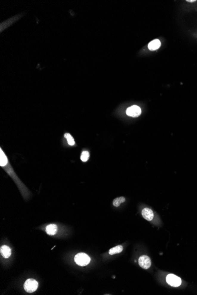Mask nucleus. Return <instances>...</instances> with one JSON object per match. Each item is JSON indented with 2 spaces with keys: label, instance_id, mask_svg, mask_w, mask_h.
Instances as JSON below:
<instances>
[{
  "label": "nucleus",
  "instance_id": "f8f14e48",
  "mask_svg": "<svg viewBox=\"0 0 197 295\" xmlns=\"http://www.w3.org/2000/svg\"><path fill=\"white\" fill-rule=\"evenodd\" d=\"M125 198L123 197H117V198H116L113 202V206L115 207H118L120 205L121 203H123L125 202Z\"/></svg>",
  "mask_w": 197,
  "mask_h": 295
},
{
  "label": "nucleus",
  "instance_id": "2eb2a0df",
  "mask_svg": "<svg viewBox=\"0 0 197 295\" xmlns=\"http://www.w3.org/2000/svg\"><path fill=\"white\" fill-rule=\"evenodd\" d=\"M187 1L189 2H196V0H187Z\"/></svg>",
  "mask_w": 197,
  "mask_h": 295
},
{
  "label": "nucleus",
  "instance_id": "39448f33",
  "mask_svg": "<svg viewBox=\"0 0 197 295\" xmlns=\"http://www.w3.org/2000/svg\"><path fill=\"white\" fill-rule=\"evenodd\" d=\"M139 265L144 269H149L151 266V261L150 258L146 255L142 256L139 259Z\"/></svg>",
  "mask_w": 197,
  "mask_h": 295
},
{
  "label": "nucleus",
  "instance_id": "1a4fd4ad",
  "mask_svg": "<svg viewBox=\"0 0 197 295\" xmlns=\"http://www.w3.org/2000/svg\"><path fill=\"white\" fill-rule=\"evenodd\" d=\"M46 233L49 235L53 236V235H56L57 232V226L56 225L50 224V225H48L46 227Z\"/></svg>",
  "mask_w": 197,
  "mask_h": 295
},
{
  "label": "nucleus",
  "instance_id": "f03ea898",
  "mask_svg": "<svg viewBox=\"0 0 197 295\" xmlns=\"http://www.w3.org/2000/svg\"><path fill=\"white\" fill-rule=\"evenodd\" d=\"M38 286V282L32 279H27L24 285V290L28 293H33L37 291Z\"/></svg>",
  "mask_w": 197,
  "mask_h": 295
},
{
  "label": "nucleus",
  "instance_id": "423d86ee",
  "mask_svg": "<svg viewBox=\"0 0 197 295\" xmlns=\"http://www.w3.org/2000/svg\"><path fill=\"white\" fill-rule=\"evenodd\" d=\"M142 215L145 219L148 221H151L154 217L153 211L149 208H143L142 211Z\"/></svg>",
  "mask_w": 197,
  "mask_h": 295
},
{
  "label": "nucleus",
  "instance_id": "f257e3e1",
  "mask_svg": "<svg viewBox=\"0 0 197 295\" xmlns=\"http://www.w3.org/2000/svg\"><path fill=\"white\" fill-rule=\"evenodd\" d=\"M75 262L78 265L85 266L90 263V258L87 254L80 253L75 256Z\"/></svg>",
  "mask_w": 197,
  "mask_h": 295
},
{
  "label": "nucleus",
  "instance_id": "9b49d317",
  "mask_svg": "<svg viewBox=\"0 0 197 295\" xmlns=\"http://www.w3.org/2000/svg\"><path fill=\"white\" fill-rule=\"evenodd\" d=\"M122 250H123V246L122 245H118V246H116L112 249H111L109 251V253L111 255H113L115 254L121 253L122 252Z\"/></svg>",
  "mask_w": 197,
  "mask_h": 295
},
{
  "label": "nucleus",
  "instance_id": "6e6552de",
  "mask_svg": "<svg viewBox=\"0 0 197 295\" xmlns=\"http://www.w3.org/2000/svg\"><path fill=\"white\" fill-rule=\"evenodd\" d=\"M0 252L1 255L3 256L4 258H8L11 255V249L5 245H4L1 246V249H0Z\"/></svg>",
  "mask_w": 197,
  "mask_h": 295
},
{
  "label": "nucleus",
  "instance_id": "7ed1b4c3",
  "mask_svg": "<svg viewBox=\"0 0 197 295\" xmlns=\"http://www.w3.org/2000/svg\"><path fill=\"white\" fill-rule=\"evenodd\" d=\"M166 280L167 283L173 287H178L181 284V279L173 274H169L166 278Z\"/></svg>",
  "mask_w": 197,
  "mask_h": 295
},
{
  "label": "nucleus",
  "instance_id": "ddd939ff",
  "mask_svg": "<svg viewBox=\"0 0 197 295\" xmlns=\"http://www.w3.org/2000/svg\"><path fill=\"white\" fill-rule=\"evenodd\" d=\"M64 137L67 139V142H68V144H69L70 146H74V145H75V142L74 139H73V137L71 136V134H69V133H66V134H64Z\"/></svg>",
  "mask_w": 197,
  "mask_h": 295
},
{
  "label": "nucleus",
  "instance_id": "20e7f679",
  "mask_svg": "<svg viewBox=\"0 0 197 295\" xmlns=\"http://www.w3.org/2000/svg\"><path fill=\"white\" fill-rule=\"evenodd\" d=\"M126 113L128 116L132 117H138L141 115L142 111L141 108L139 106L134 105L128 108Z\"/></svg>",
  "mask_w": 197,
  "mask_h": 295
},
{
  "label": "nucleus",
  "instance_id": "4468645a",
  "mask_svg": "<svg viewBox=\"0 0 197 295\" xmlns=\"http://www.w3.org/2000/svg\"><path fill=\"white\" fill-rule=\"evenodd\" d=\"M89 158V153L87 151H83L82 155H81V160L83 162H86L88 160Z\"/></svg>",
  "mask_w": 197,
  "mask_h": 295
},
{
  "label": "nucleus",
  "instance_id": "9d476101",
  "mask_svg": "<svg viewBox=\"0 0 197 295\" xmlns=\"http://www.w3.org/2000/svg\"><path fill=\"white\" fill-rule=\"evenodd\" d=\"M8 163V159L4 153L2 151V149H0V166L4 167Z\"/></svg>",
  "mask_w": 197,
  "mask_h": 295
},
{
  "label": "nucleus",
  "instance_id": "0eeeda50",
  "mask_svg": "<svg viewBox=\"0 0 197 295\" xmlns=\"http://www.w3.org/2000/svg\"><path fill=\"white\" fill-rule=\"evenodd\" d=\"M161 43L159 40L158 39H155L151 41L149 44H148V48L151 51H155L159 48L161 47Z\"/></svg>",
  "mask_w": 197,
  "mask_h": 295
}]
</instances>
